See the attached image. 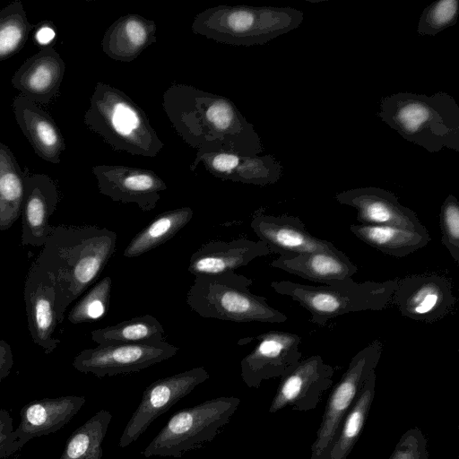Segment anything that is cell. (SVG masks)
Returning <instances> with one entry per match:
<instances>
[{"instance_id": "obj_1", "label": "cell", "mask_w": 459, "mask_h": 459, "mask_svg": "<svg viewBox=\"0 0 459 459\" xmlns=\"http://www.w3.org/2000/svg\"><path fill=\"white\" fill-rule=\"evenodd\" d=\"M162 107L175 132L197 152L255 156L264 150L254 126L226 97L172 83L162 95Z\"/></svg>"}, {"instance_id": "obj_2", "label": "cell", "mask_w": 459, "mask_h": 459, "mask_svg": "<svg viewBox=\"0 0 459 459\" xmlns=\"http://www.w3.org/2000/svg\"><path fill=\"white\" fill-rule=\"evenodd\" d=\"M117 235L94 225L53 226L34 264L53 283L59 324L68 306L99 278L116 251Z\"/></svg>"}, {"instance_id": "obj_3", "label": "cell", "mask_w": 459, "mask_h": 459, "mask_svg": "<svg viewBox=\"0 0 459 459\" xmlns=\"http://www.w3.org/2000/svg\"><path fill=\"white\" fill-rule=\"evenodd\" d=\"M379 117L403 138L429 152H459V106L446 92H398L381 99Z\"/></svg>"}, {"instance_id": "obj_4", "label": "cell", "mask_w": 459, "mask_h": 459, "mask_svg": "<svg viewBox=\"0 0 459 459\" xmlns=\"http://www.w3.org/2000/svg\"><path fill=\"white\" fill-rule=\"evenodd\" d=\"M83 121L116 152L154 158L164 147L143 109L121 90L101 82L95 85Z\"/></svg>"}, {"instance_id": "obj_5", "label": "cell", "mask_w": 459, "mask_h": 459, "mask_svg": "<svg viewBox=\"0 0 459 459\" xmlns=\"http://www.w3.org/2000/svg\"><path fill=\"white\" fill-rule=\"evenodd\" d=\"M303 13L291 7L225 5L197 13L194 33L234 46L263 45L298 28Z\"/></svg>"}, {"instance_id": "obj_6", "label": "cell", "mask_w": 459, "mask_h": 459, "mask_svg": "<svg viewBox=\"0 0 459 459\" xmlns=\"http://www.w3.org/2000/svg\"><path fill=\"white\" fill-rule=\"evenodd\" d=\"M398 279L357 282L349 278L331 284L307 285L275 281L271 287L288 296L311 314L310 322L324 326L339 316L361 311H380L392 302Z\"/></svg>"}, {"instance_id": "obj_7", "label": "cell", "mask_w": 459, "mask_h": 459, "mask_svg": "<svg viewBox=\"0 0 459 459\" xmlns=\"http://www.w3.org/2000/svg\"><path fill=\"white\" fill-rule=\"evenodd\" d=\"M253 281L235 272L195 276L186 294L188 307L204 318L231 322L283 323L287 316L249 290Z\"/></svg>"}, {"instance_id": "obj_8", "label": "cell", "mask_w": 459, "mask_h": 459, "mask_svg": "<svg viewBox=\"0 0 459 459\" xmlns=\"http://www.w3.org/2000/svg\"><path fill=\"white\" fill-rule=\"evenodd\" d=\"M240 399L221 396L204 401L174 413L142 452L145 457L180 458L204 446L229 423Z\"/></svg>"}, {"instance_id": "obj_9", "label": "cell", "mask_w": 459, "mask_h": 459, "mask_svg": "<svg viewBox=\"0 0 459 459\" xmlns=\"http://www.w3.org/2000/svg\"><path fill=\"white\" fill-rule=\"evenodd\" d=\"M382 351V342L375 340L356 353L350 361L346 371L328 396L316 439L310 447V459H316L332 441L366 379L375 371Z\"/></svg>"}, {"instance_id": "obj_10", "label": "cell", "mask_w": 459, "mask_h": 459, "mask_svg": "<svg viewBox=\"0 0 459 459\" xmlns=\"http://www.w3.org/2000/svg\"><path fill=\"white\" fill-rule=\"evenodd\" d=\"M178 348L165 341L143 343L98 345L79 352L73 367L98 377L138 372L167 360Z\"/></svg>"}, {"instance_id": "obj_11", "label": "cell", "mask_w": 459, "mask_h": 459, "mask_svg": "<svg viewBox=\"0 0 459 459\" xmlns=\"http://www.w3.org/2000/svg\"><path fill=\"white\" fill-rule=\"evenodd\" d=\"M209 378L208 371L204 367H197L150 384L127 421L118 440V446L125 448L136 441L159 416Z\"/></svg>"}, {"instance_id": "obj_12", "label": "cell", "mask_w": 459, "mask_h": 459, "mask_svg": "<svg viewBox=\"0 0 459 459\" xmlns=\"http://www.w3.org/2000/svg\"><path fill=\"white\" fill-rule=\"evenodd\" d=\"M392 301L402 316L422 323H434L452 311L456 298L447 277L420 273L398 280Z\"/></svg>"}, {"instance_id": "obj_13", "label": "cell", "mask_w": 459, "mask_h": 459, "mask_svg": "<svg viewBox=\"0 0 459 459\" xmlns=\"http://www.w3.org/2000/svg\"><path fill=\"white\" fill-rule=\"evenodd\" d=\"M246 339L258 342L240 361V377L250 388H259L264 380L282 377L301 359V338L296 333L273 330Z\"/></svg>"}, {"instance_id": "obj_14", "label": "cell", "mask_w": 459, "mask_h": 459, "mask_svg": "<svg viewBox=\"0 0 459 459\" xmlns=\"http://www.w3.org/2000/svg\"><path fill=\"white\" fill-rule=\"evenodd\" d=\"M334 368L325 363L320 355L300 359L280 384L269 407L274 413L284 407L306 411L315 409L325 391L331 387Z\"/></svg>"}, {"instance_id": "obj_15", "label": "cell", "mask_w": 459, "mask_h": 459, "mask_svg": "<svg viewBox=\"0 0 459 459\" xmlns=\"http://www.w3.org/2000/svg\"><path fill=\"white\" fill-rule=\"evenodd\" d=\"M92 173L100 194L115 202L153 210L168 186L154 171L126 165H96Z\"/></svg>"}, {"instance_id": "obj_16", "label": "cell", "mask_w": 459, "mask_h": 459, "mask_svg": "<svg viewBox=\"0 0 459 459\" xmlns=\"http://www.w3.org/2000/svg\"><path fill=\"white\" fill-rule=\"evenodd\" d=\"M335 199L358 211L359 224L427 231L416 212L400 204L396 195L388 190L375 186L358 187L338 193Z\"/></svg>"}, {"instance_id": "obj_17", "label": "cell", "mask_w": 459, "mask_h": 459, "mask_svg": "<svg viewBox=\"0 0 459 459\" xmlns=\"http://www.w3.org/2000/svg\"><path fill=\"white\" fill-rule=\"evenodd\" d=\"M23 297L32 341L46 354H50L60 343L54 337L59 324L56 292L48 275L34 263L25 280Z\"/></svg>"}, {"instance_id": "obj_18", "label": "cell", "mask_w": 459, "mask_h": 459, "mask_svg": "<svg viewBox=\"0 0 459 459\" xmlns=\"http://www.w3.org/2000/svg\"><path fill=\"white\" fill-rule=\"evenodd\" d=\"M203 163L204 169L221 180L266 186L276 183L282 171L281 164L273 156H247L235 152H197L190 165L192 172Z\"/></svg>"}, {"instance_id": "obj_19", "label": "cell", "mask_w": 459, "mask_h": 459, "mask_svg": "<svg viewBox=\"0 0 459 459\" xmlns=\"http://www.w3.org/2000/svg\"><path fill=\"white\" fill-rule=\"evenodd\" d=\"M58 202V188L50 177L26 172L22 208V245L44 246L53 230L49 220Z\"/></svg>"}, {"instance_id": "obj_20", "label": "cell", "mask_w": 459, "mask_h": 459, "mask_svg": "<svg viewBox=\"0 0 459 459\" xmlns=\"http://www.w3.org/2000/svg\"><path fill=\"white\" fill-rule=\"evenodd\" d=\"M250 226L259 240L267 245L271 254L297 255L337 249L330 241L310 234L303 221L296 216H273L257 212Z\"/></svg>"}, {"instance_id": "obj_21", "label": "cell", "mask_w": 459, "mask_h": 459, "mask_svg": "<svg viewBox=\"0 0 459 459\" xmlns=\"http://www.w3.org/2000/svg\"><path fill=\"white\" fill-rule=\"evenodd\" d=\"M65 64L51 47L41 48L27 58L12 77L21 94L39 104L51 102L58 94Z\"/></svg>"}, {"instance_id": "obj_22", "label": "cell", "mask_w": 459, "mask_h": 459, "mask_svg": "<svg viewBox=\"0 0 459 459\" xmlns=\"http://www.w3.org/2000/svg\"><path fill=\"white\" fill-rule=\"evenodd\" d=\"M270 254L269 247L262 240L238 238L230 241H211L193 253L188 272L195 276L235 272L254 259Z\"/></svg>"}, {"instance_id": "obj_23", "label": "cell", "mask_w": 459, "mask_h": 459, "mask_svg": "<svg viewBox=\"0 0 459 459\" xmlns=\"http://www.w3.org/2000/svg\"><path fill=\"white\" fill-rule=\"evenodd\" d=\"M80 395L34 400L20 411L21 421L14 435L23 444L35 437L55 433L65 427L85 404Z\"/></svg>"}, {"instance_id": "obj_24", "label": "cell", "mask_w": 459, "mask_h": 459, "mask_svg": "<svg viewBox=\"0 0 459 459\" xmlns=\"http://www.w3.org/2000/svg\"><path fill=\"white\" fill-rule=\"evenodd\" d=\"M13 110L16 123L36 154L48 162L59 164L65 143L52 117L22 94L14 98Z\"/></svg>"}, {"instance_id": "obj_25", "label": "cell", "mask_w": 459, "mask_h": 459, "mask_svg": "<svg viewBox=\"0 0 459 459\" xmlns=\"http://www.w3.org/2000/svg\"><path fill=\"white\" fill-rule=\"evenodd\" d=\"M271 266L323 284L352 278L358 272V267L338 248L280 255L272 261Z\"/></svg>"}, {"instance_id": "obj_26", "label": "cell", "mask_w": 459, "mask_h": 459, "mask_svg": "<svg viewBox=\"0 0 459 459\" xmlns=\"http://www.w3.org/2000/svg\"><path fill=\"white\" fill-rule=\"evenodd\" d=\"M156 31L152 20L135 13L122 15L105 31L102 50L111 59L131 62L157 41Z\"/></svg>"}, {"instance_id": "obj_27", "label": "cell", "mask_w": 459, "mask_h": 459, "mask_svg": "<svg viewBox=\"0 0 459 459\" xmlns=\"http://www.w3.org/2000/svg\"><path fill=\"white\" fill-rule=\"evenodd\" d=\"M376 373L366 379L332 441L316 459H347L366 425L375 397Z\"/></svg>"}, {"instance_id": "obj_28", "label": "cell", "mask_w": 459, "mask_h": 459, "mask_svg": "<svg viewBox=\"0 0 459 459\" xmlns=\"http://www.w3.org/2000/svg\"><path fill=\"white\" fill-rule=\"evenodd\" d=\"M352 234L385 255L404 257L426 247L430 241L427 231L420 232L393 226L352 224Z\"/></svg>"}, {"instance_id": "obj_29", "label": "cell", "mask_w": 459, "mask_h": 459, "mask_svg": "<svg viewBox=\"0 0 459 459\" xmlns=\"http://www.w3.org/2000/svg\"><path fill=\"white\" fill-rule=\"evenodd\" d=\"M25 174L9 147L0 143V230L10 229L22 215Z\"/></svg>"}, {"instance_id": "obj_30", "label": "cell", "mask_w": 459, "mask_h": 459, "mask_svg": "<svg viewBox=\"0 0 459 459\" xmlns=\"http://www.w3.org/2000/svg\"><path fill=\"white\" fill-rule=\"evenodd\" d=\"M192 208L186 206L166 211L157 215L128 243L123 255L140 256L172 238L193 218Z\"/></svg>"}, {"instance_id": "obj_31", "label": "cell", "mask_w": 459, "mask_h": 459, "mask_svg": "<svg viewBox=\"0 0 459 459\" xmlns=\"http://www.w3.org/2000/svg\"><path fill=\"white\" fill-rule=\"evenodd\" d=\"M111 420L109 411H97L70 435L59 459H102V443Z\"/></svg>"}, {"instance_id": "obj_32", "label": "cell", "mask_w": 459, "mask_h": 459, "mask_svg": "<svg viewBox=\"0 0 459 459\" xmlns=\"http://www.w3.org/2000/svg\"><path fill=\"white\" fill-rule=\"evenodd\" d=\"M164 335L162 325L151 315L136 316L91 332V339L98 345L160 342L164 341Z\"/></svg>"}, {"instance_id": "obj_33", "label": "cell", "mask_w": 459, "mask_h": 459, "mask_svg": "<svg viewBox=\"0 0 459 459\" xmlns=\"http://www.w3.org/2000/svg\"><path fill=\"white\" fill-rule=\"evenodd\" d=\"M32 29L21 1L0 10V62L22 49Z\"/></svg>"}, {"instance_id": "obj_34", "label": "cell", "mask_w": 459, "mask_h": 459, "mask_svg": "<svg viewBox=\"0 0 459 459\" xmlns=\"http://www.w3.org/2000/svg\"><path fill=\"white\" fill-rule=\"evenodd\" d=\"M112 289L110 276L95 283L73 307L68 314V321L74 325L99 321L108 312Z\"/></svg>"}, {"instance_id": "obj_35", "label": "cell", "mask_w": 459, "mask_h": 459, "mask_svg": "<svg viewBox=\"0 0 459 459\" xmlns=\"http://www.w3.org/2000/svg\"><path fill=\"white\" fill-rule=\"evenodd\" d=\"M459 14L458 0H438L428 5L422 12L417 32L435 36L443 30L455 25Z\"/></svg>"}, {"instance_id": "obj_36", "label": "cell", "mask_w": 459, "mask_h": 459, "mask_svg": "<svg viewBox=\"0 0 459 459\" xmlns=\"http://www.w3.org/2000/svg\"><path fill=\"white\" fill-rule=\"evenodd\" d=\"M441 242L454 261L459 262V203L449 195L440 208Z\"/></svg>"}, {"instance_id": "obj_37", "label": "cell", "mask_w": 459, "mask_h": 459, "mask_svg": "<svg viewBox=\"0 0 459 459\" xmlns=\"http://www.w3.org/2000/svg\"><path fill=\"white\" fill-rule=\"evenodd\" d=\"M389 459H429L428 440L418 428H411L400 437Z\"/></svg>"}, {"instance_id": "obj_38", "label": "cell", "mask_w": 459, "mask_h": 459, "mask_svg": "<svg viewBox=\"0 0 459 459\" xmlns=\"http://www.w3.org/2000/svg\"><path fill=\"white\" fill-rule=\"evenodd\" d=\"M13 421L11 414L0 408V459L7 458L24 445L14 435Z\"/></svg>"}, {"instance_id": "obj_39", "label": "cell", "mask_w": 459, "mask_h": 459, "mask_svg": "<svg viewBox=\"0 0 459 459\" xmlns=\"http://www.w3.org/2000/svg\"><path fill=\"white\" fill-rule=\"evenodd\" d=\"M13 363L11 346L5 341L0 340V382L9 376Z\"/></svg>"}, {"instance_id": "obj_40", "label": "cell", "mask_w": 459, "mask_h": 459, "mask_svg": "<svg viewBox=\"0 0 459 459\" xmlns=\"http://www.w3.org/2000/svg\"><path fill=\"white\" fill-rule=\"evenodd\" d=\"M54 37V31L48 27L40 28L38 31L37 39L40 44H46Z\"/></svg>"}]
</instances>
